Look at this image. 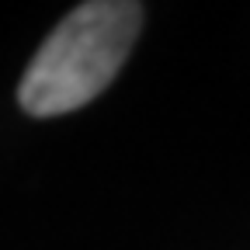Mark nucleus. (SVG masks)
<instances>
[{"label":"nucleus","instance_id":"f257e3e1","mask_svg":"<svg viewBox=\"0 0 250 250\" xmlns=\"http://www.w3.org/2000/svg\"><path fill=\"white\" fill-rule=\"evenodd\" d=\"M143 28V4L90 0L73 7L31 56L18 87L28 115L52 118L90 104L115 80Z\"/></svg>","mask_w":250,"mask_h":250}]
</instances>
